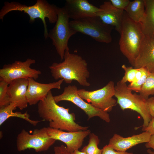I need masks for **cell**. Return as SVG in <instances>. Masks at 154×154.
<instances>
[{
    "label": "cell",
    "instance_id": "7a4b0ae2",
    "mask_svg": "<svg viewBox=\"0 0 154 154\" xmlns=\"http://www.w3.org/2000/svg\"><path fill=\"white\" fill-rule=\"evenodd\" d=\"M69 51H65L62 62H54L49 67L52 76L55 80H64L66 84L75 80L82 86H90V84L87 79L90 73L86 61Z\"/></svg>",
    "mask_w": 154,
    "mask_h": 154
},
{
    "label": "cell",
    "instance_id": "277c9868",
    "mask_svg": "<svg viewBox=\"0 0 154 154\" xmlns=\"http://www.w3.org/2000/svg\"><path fill=\"white\" fill-rule=\"evenodd\" d=\"M119 44L122 54L133 66L144 37L140 23L132 20L124 11Z\"/></svg>",
    "mask_w": 154,
    "mask_h": 154
},
{
    "label": "cell",
    "instance_id": "9a60e30c",
    "mask_svg": "<svg viewBox=\"0 0 154 154\" xmlns=\"http://www.w3.org/2000/svg\"><path fill=\"white\" fill-rule=\"evenodd\" d=\"M151 136L147 131L125 137L115 134L110 139L108 145L116 151H126L137 145L148 142Z\"/></svg>",
    "mask_w": 154,
    "mask_h": 154
},
{
    "label": "cell",
    "instance_id": "1f68e13d",
    "mask_svg": "<svg viewBox=\"0 0 154 154\" xmlns=\"http://www.w3.org/2000/svg\"><path fill=\"white\" fill-rule=\"evenodd\" d=\"M145 146L147 148H152L154 152V135H151L149 141L146 143Z\"/></svg>",
    "mask_w": 154,
    "mask_h": 154
},
{
    "label": "cell",
    "instance_id": "ffe728a7",
    "mask_svg": "<svg viewBox=\"0 0 154 154\" xmlns=\"http://www.w3.org/2000/svg\"><path fill=\"white\" fill-rule=\"evenodd\" d=\"M16 107L13 103L11 102L8 105L0 108V125H1L7 119L11 117H15L22 119L32 125L35 126L40 122L44 121L35 120L30 118V115L26 112L24 113L21 112L13 111L16 108Z\"/></svg>",
    "mask_w": 154,
    "mask_h": 154
},
{
    "label": "cell",
    "instance_id": "4fadbf2b",
    "mask_svg": "<svg viewBox=\"0 0 154 154\" xmlns=\"http://www.w3.org/2000/svg\"><path fill=\"white\" fill-rule=\"evenodd\" d=\"M28 80L26 96L28 104L30 105L38 103L47 96L51 89H60L64 81V80L60 79L56 82L44 84L37 82L32 78H28Z\"/></svg>",
    "mask_w": 154,
    "mask_h": 154
},
{
    "label": "cell",
    "instance_id": "30bf717a",
    "mask_svg": "<svg viewBox=\"0 0 154 154\" xmlns=\"http://www.w3.org/2000/svg\"><path fill=\"white\" fill-rule=\"evenodd\" d=\"M78 90L76 86L69 85L64 88L62 94L54 96V99L57 103L62 101L72 103L84 112L88 116V120L94 117H98L106 122L109 123L110 118L108 113L96 108L84 101L78 94Z\"/></svg>",
    "mask_w": 154,
    "mask_h": 154
},
{
    "label": "cell",
    "instance_id": "836d02e7",
    "mask_svg": "<svg viewBox=\"0 0 154 154\" xmlns=\"http://www.w3.org/2000/svg\"><path fill=\"white\" fill-rule=\"evenodd\" d=\"M147 151V153L149 154H154V152L152 151L150 149H148Z\"/></svg>",
    "mask_w": 154,
    "mask_h": 154
},
{
    "label": "cell",
    "instance_id": "ac0fdd59",
    "mask_svg": "<svg viewBox=\"0 0 154 154\" xmlns=\"http://www.w3.org/2000/svg\"><path fill=\"white\" fill-rule=\"evenodd\" d=\"M28 84V79L21 78L11 81L9 85L8 92L11 102L21 110L27 108L28 104L26 96Z\"/></svg>",
    "mask_w": 154,
    "mask_h": 154
},
{
    "label": "cell",
    "instance_id": "5b68a950",
    "mask_svg": "<svg viewBox=\"0 0 154 154\" xmlns=\"http://www.w3.org/2000/svg\"><path fill=\"white\" fill-rule=\"evenodd\" d=\"M114 96L117 98V103L123 111L129 109L139 114L143 119L142 129L146 127L152 117L149 113L146 100L139 94H133L129 89L126 83L120 80L115 86Z\"/></svg>",
    "mask_w": 154,
    "mask_h": 154
},
{
    "label": "cell",
    "instance_id": "f1b7e54d",
    "mask_svg": "<svg viewBox=\"0 0 154 154\" xmlns=\"http://www.w3.org/2000/svg\"><path fill=\"white\" fill-rule=\"evenodd\" d=\"M146 102L150 114L152 118H154V97L148 98Z\"/></svg>",
    "mask_w": 154,
    "mask_h": 154
},
{
    "label": "cell",
    "instance_id": "2e32d148",
    "mask_svg": "<svg viewBox=\"0 0 154 154\" xmlns=\"http://www.w3.org/2000/svg\"><path fill=\"white\" fill-rule=\"evenodd\" d=\"M134 68L143 67L151 73H154V39L144 36Z\"/></svg>",
    "mask_w": 154,
    "mask_h": 154
},
{
    "label": "cell",
    "instance_id": "d6a6232c",
    "mask_svg": "<svg viewBox=\"0 0 154 154\" xmlns=\"http://www.w3.org/2000/svg\"><path fill=\"white\" fill-rule=\"evenodd\" d=\"M67 154H86L84 152L80 151L78 150H76L71 153H67Z\"/></svg>",
    "mask_w": 154,
    "mask_h": 154
},
{
    "label": "cell",
    "instance_id": "8992f818",
    "mask_svg": "<svg viewBox=\"0 0 154 154\" xmlns=\"http://www.w3.org/2000/svg\"><path fill=\"white\" fill-rule=\"evenodd\" d=\"M69 25L77 32L89 36L97 41L106 43L112 41L111 33L114 27L104 23L97 16L72 20Z\"/></svg>",
    "mask_w": 154,
    "mask_h": 154
},
{
    "label": "cell",
    "instance_id": "9c48e42d",
    "mask_svg": "<svg viewBox=\"0 0 154 154\" xmlns=\"http://www.w3.org/2000/svg\"><path fill=\"white\" fill-rule=\"evenodd\" d=\"M114 83L110 81L103 87L92 91L78 90L80 96L94 107L106 112H111L117 103L113 97L115 95Z\"/></svg>",
    "mask_w": 154,
    "mask_h": 154
},
{
    "label": "cell",
    "instance_id": "f546056e",
    "mask_svg": "<svg viewBox=\"0 0 154 154\" xmlns=\"http://www.w3.org/2000/svg\"><path fill=\"white\" fill-rule=\"evenodd\" d=\"M142 130L149 132L151 135H154V118H152L148 126Z\"/></svg>",
    "mask_w": 154,
    "mask_h": 154
},
{
    "label": "cell",
    "instance_id": "cb8c5ba5",
    "mask_svg": "<svg viewBox=\"0 0 154 154\" xmlns=\"http://www.w3.org/2000/svg\"><path fill=\"white\" fill-rule=\"evenodd\" d=\"M9 83L0 78V108L9 105L11 102L8 92Z\"/></svg>",
    "mask_w": 154,
    "mask_h": 154
},
{
    "label": "cell",
    "instance_id": "3957f363",
    "mask_svg": "<svg viewBox=\"0 0 154 154\" xmlns=\"http://www.w3.org/2000/svg\"><path fill=\"white\" fill-rule=\"evenodd\" d=\"M58 7L54 4H50L45 0H37L35 4L27 6L16 1H6L0 11V19L3 20L8 13L13 11L23 12L29 16V22L34 23L37 18L40 19L44 26V36L48 38V32L45 21L47 18L51 24L55 23L57 19Z\"/></svg>",
    "mask_w": 154,
    "mask_h": 154
},
{
    "label": "cell",
    "instance_id": "4316f807",
    "mask_svg": "<svg viewBox=\"0 0 154 154\" xmlns=\"http://www.w3.org/2000/svg\"><path fill=\"white\" fill-rule=\"evenodd\" d=\"M110 1L114 7L124 11L130 2L129 0H110Z\"/></svg>",
    "mask_w": 154,
    "mask_h": 154
},
{
    "label": "cell",
    "instance_id": "4dcf8cb0",
    "mask_svg": "<svg viewBox=\"0 0 154 154\" xmlns=\"http://www.w3.org/2000/svg\"><path fill=\"white\" fill-rule=\"evenodd\" d=\"M54 151V154H67L68 153L66 147L63 145L59 146H55Z\"/></svg>",
    "mask_w": 154,
    "mask_h": 154
},
{
    "label": "cell",
    "instance_id": "7402d4cb",
    "mask_svg": "<svg viewBox=\"0 0 154 154\" xmlns=\"http://www.w3.org/2000/svg\"><path fill=\"white\" fill-rule=\"evenodd\" d=\"M139 93L140 96L145 100L149 96H154V73H149Z\"/></svg>",
    "mask_w": 154,
    "mask_h": 154
},
{
    "label": "cell",
    "instance_id": "d4e9b609",
    "mask_svg": "<svg viewBox=\"0 0 154 154\" xmlns=\"http://www.w3.org/2000/svg\"><path fill=\"white\" fill-rule=\"evenodd\" d=\"M121 67L124 70L125 73L120 80L123 83L128 82L131 83L134 82L137 69L133 68L131 66H126L124 64L122 65Z\"/></svg>",
    "mask_w": 154,
    "mask_h": 154
},
{
    "label": "cell",
    "instance_id": "44dd1931",
    "mask_svg": "<svg viewBox=\"0 0 154 154\" xmlns=\"http://www.w3.org/2000/svg\"><path fill=\"white\" fill-rule=\"evenodd\" d=\"M124 11L132 20L136 23H141L145 15V0L130 1Z\"/></svg>",
    "mask_w": 154,
    "mask_h": 154
},
{
    "label": "cell",
    "instance_id": "ba28073f",
    "mask_svg": "<svg viewBox=\"0 0 154 154\" xmlns=\"http://www.w3.org/2000/svg\"><path fill=\"white\" fill-rule=\"evenodd\" d=\"M56 141L49 137L46 127L35 129L31 134L23 129L17 136L16 146L19 151L33 149L40 152L48 150Z\"/></svg>",
    "mask_w": 154,
    "mask_h": 154
},
{
    "label": "cell",
    "instance_id": "7c38bea8",
    "mask_svg": "<svg viewBox=\"0 0 154 154\" xmlns=\"http://www.w3.org/2000/svg\"><path fill=\"white\" fill-rule=\"evenodd\" d=\"M48 135L50 138L64 143L68 153L78 150L82 146L84 139L91 133L90 129L77 132H65L60 129L47 127Z\"/></svg>",
    "mask_w": 154,
    "mask_h": 154
},
{
    "label": "cell",
    "instance_id": "484cf974",
    "mask_svg": "<svg viewBox=\"0 0 154 154\" xmlns=\"http://www.w3.org/2000/svg\"><path fill=\"white\" fill-rule=\"evenodd\" d=\"M149 73L150 72L147 70L139 80L130 83L127 86L129 89L132 91L139 93Z\"/></svg>",
    "mask_w": 154,
    "mask_h": 154
},
{
    "label": "cell",
    "instance_id": "52a82bcc",
    "mask_svg": "<svg viewBox=\"0 0 154 154\" xmlns=\"http://www.w3.org/2000/svg\"><path fill=\"white\" fill-rule=\"evenodd\" d=\"M57 12V20L53 27L50 30L48 38L52 40V44L62 60L65 51L69 50L68 45L69 39L77 32L70 27V18L64 6L58 7Z\"/></svg>",
    "mask_w": 154,
    "mask_h": 154
},
{
    "label": "cell",
    "instance_id": "5bb4252c",
    "mask_svg": "<svg viewBox=\"0 0 154 154\" xmlns=\"http://www.w3.org/2000/svg\"><path fill=\"white\" fill-rule=\"evenodd\" d=\"M64 7L73 20L96 16L97 12L102 11L87 0H66Z\"/></svg>",
    "mask_w": 154,
    "mask_h": 154
},
{
    "label": "cell",
    "instance_id": "e0dca14e",
    "mask_svg": "<svg viewBox=\"0 0 154 154\" xmlns=\"http://www.w3.org/2000/svg\"><path fill=\"white\" fill-rule=\"evenodd\" d=\"M99 8L102 11L97 12L96 16L99 17L104 23L113 27L120 34L124 10L114 7L110 1L104 2Z\"/></svg>",
    "mask_w": 154,
    "mask_h": 154
},
{
    "label": "cell",
    "instance_id": "d6986e66",
    "mask_svg": "<svg viewBox=\"0 0 154 154\" xmlns=\"http://www.w3.org/2000/svg\"><path fill=\"white\" fill-rule=\"evenodd\" d=\"M145 15L140 23L144 36L154 39V0H145Z\"/></svg>",
    "mask_w": 154,
    "mask_h": 154
},
{
    "label": "cell",
    "instance_id": "603a6c76",
    "mask_svg": "<svg viewBox=\"0 0 154 154\" xmlns=\"http://www.w3.org/2000/svg\"><path fill=\"white\" fill-rule=\"evenodd\" d=\"M89 135L88 144L83 147L81 151L86 154H102V149L98 147L100 142L98 137L93 133Z\"/></svg>",
    "mask_w": 154,
    "mask_h": 154
},
{
    "label": "cell",
    "instance_id": "83f0119b",
    "mask_svg": "<svg viewBox=\"0 0 154 154\" xmlns=\"http://www.w3.org/2000/svg\"><path fill=\"white\" fill-rule=\"evenodd\" d=\"M102 154H133V153L126 151H116L108 145H106L102 149Z\"/></svg>",
    "mask_w": 154,
    "mask_h": 154
},
{
    "label": "cell",
    "instance_id": "6da1fadb",
    "mask_svg": "<svg viewBox=\"0 0 154 154\" xmlns=\"http://www.w3.org/2000/svg\"><path fill=\"white\" fill-rule=\"evenodd\" d=\"M52 92L38 104V113L44 121L49 122V127L68 132L88 130V127L81 126L75 122V115L69 113V109L57 104Z\"/></svg>",
    "mask_w": 154,
    "mask_h": 154
},
{
    "label": "cell",
    "instance_id": "8fae6325",
    "mask_svg": "<svg viewBox=\"0 0 154 154\" xmlns=\"http://www.w3.org/2000/svg\"><path fill=\"white\" fill-rule=\"evenodd\" d=\"M35 62L34 59L28 58L24 62L16 60L11 64H5L0 69V78L9 83L21 78H32L36 80L41 72L31 68Z\"/></svg>",
    "mask_w": 154,
    "mask_h": 154
}]
</instances>
